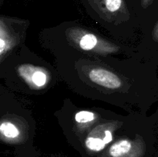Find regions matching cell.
<instances>
[{
	"mask_svg": "<svg viewBox=\"0 0 158 157\" xmlns=\"http://www.w3.org/2000/svg\"><path fill=\"white\" fill-rule=\"evenodd\" d=\"M103 6L109 12H116L120 10L123 5V0H101Z\"/></svg>",
	"mask_w": 158,
	"mask_h": 157,
	"instance_id": "8",
	"label": "cell"
},
{
	"mask_svg": "<svg viewBox=\"0 0 158 157\" xmlns=\"http://www.w3.org/2000/svg\"><path fill=\"white\" fill-rule=\"evenodd\" d=\"M20 75L29 84L36 88H42L49 81L48 75L44 71L33 66H23L19 69Z\"/></svg>",
	"mask_w": 158,
	"mask_h": 157,
	"instance_id": "2",
	"label": "cell"
},
{
	"mask_svg": "<svg viewBox=\"0 0 158 157\" xmlns=\"http://www.w3.org/2000/svg\"><path fill=\"white\" fill-rule=\"evenodd\" d=\"M89 77L93 83L107 89H115L121 86V81L117 75L101 68L91 69L89 72Z\"/></svg>",
	"mask_w": 158,
	"mask_h": 157,
	"instance_id": "1",
	"label": "cell"
},
{
	"mask_svg": "<svg viewBox=\"0 0 158 157\" xmlns=\"http://www.w3.org/2000/svg\"><path fill=\"white\" fill-rule=\"evenodd\" d=\"M0 132L2 136L9 139H13L19 135L20 132L15 124L9 121L2 122L0 125Z\"/></svg>",
	"mask_w": 158,
	"mask_h": 157,
	"instance_id": "5",
	"label": "cell"
},
{
	"mask_svg": "<svg viewBox=\"0 0 158 157\" xmlns=\"http://www.w3.org/2000/svg\"><path fill=\"white\" fill-rule=\"evenodd\" d=\"M132 149L133 144L130 140L121 139L110 147L109 155L111 157H127L131 155Z\"/></svg>",
	"mask_w": 158,
	"mask_h": 157,
	"instance_id": "4",
	"label": "cell"
},
{
	"mask_svg": "<svg viewBox=\"0 0 158 157\" xmlns=\"http://www.w3.org/2000/svg\"><path fill=\"white\" fill-rule=\"evenodd\" d=\"M95 119V114L89 111H80L75 115V120L80 124H86L92 123Z\"/></svg>",
	"mask_w": 158,
	"mask_h": 157,
	"instance_id": "7",
	"label": "cell"
},
{
	"mask_svg": "<svg viewBox=\"0 0 158 157\" xmlns=\"http://www.w3.org/2000/svg\"><path fill=\"white\" fill-rule=\"evenodd\" d=\"M97 42L98 40L95 35L93 34H86L80 38L79 45L83 50L89 51L94 49L97 46Z\"/></svg>",
	"mask_w": 158,
	"mask_h": 157,
	"instance_id": "6",
	"label": "cell"
},
{
	"mask_svg": "<svg viewBox=\"0 0 158 157\" xmlns=\"http://www.w3.org/2000/svg\"><path fill=\"white\" fill-rule=\"evenodd\" d=\"M113 140V134L111 131L105 130L97 135V132H94L86 139L85 145L89 150L93 152L102 151L106 145Z\"/></svg>",
	"mask_w": 158,
	"mask_h": 157,
	"instance_id": "3",
	"label": "cell"
},
{
	"mask_svg": "<svg viewBox=\"0 0 158 157\" xmlns=\"http://www.w3.org/2000/svg\"><path fill=\"white\" fill-rule=\"evenodd\" d=\"M151 1H152V0H142V2H143V3L144 5H148Z\"/></svg>",
	"mask_w": 158,
	"mask_h": 157,
	"instance_id": "10",
	"label": "cell"
},
{
	"mask_svg": "<svg viewBox=\"0 0 158 157\" xmlns=\"http://www.w3.org/2000/svg\"><path fill=\"white\" fill-rule=\"evenodd\" d=\"M5 35V30L3 28V24L1 22V27H0V54L1 55H4L6 52H7L10 49L11 43L9 42V38Z\"/></svg>",
	"mask_w": 158,
	"mask_h": 157,
	"instance_id": "9",
	"label": "cell"
}]
</instances>
